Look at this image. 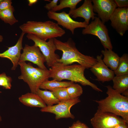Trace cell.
<instances>
[{
    "instance_id": "cell-1",
    "label": "cell",
    "mask_w": 128,
    "mask_h": 128,
    "mask_svg": "<svg viewBox=\"0 0 128 128\" xmlns=\"http://www.w3.org/2000/svg\"><path fill=\"white\" fill-rule=\"evenodd\" d=\"M54 40L57 50L62 52V56L57 60V62L64 65L77 63L86 69L91 68L97 63L96 58L80 52L71 38H69L65 42H62L56 38H54Z\"/></svg>"
},
{
    "instance_id": "cell-2",
    "label": "cell",
    "mask_w": 128,
    "mask_h": 128,
    "mask_svg": "<svg viewBox=\"0 0 128 128\" xmlns=\"http://www.w3.org/2000/svg\"><path fill=\"white\" fill-rule=\"evenodd\" d=\"M86 68L79 64L64 65L57 63L49 69L50 78L59 81L66 79L74 82H78L83 86H88L98 92H102L95 84L85 77L84 71Z\"/></svg>"
},
{
    "instance_id": "cell-3",
    "label": "cell",
    "mask_w": 128,
    "mask_h": 128,
    "mask_svg": "<svg viewBox=\"0 0 128 128\" xmlns=\"http://www.w3.org/2000/svg\"><path fill=\"white\" fill-rule=\"evenodd\" d=\"M106 87L107 96L100 100H94L98 104V110L120 116L128 124V96L119 93L110 86Z\"/></svg>"
},
{
    "instance_id": "cell-4",
    "label": "cell",
    "mask_w": 128,
    "mask_h": 128,
    "mask_svg": "<svg viewBox=\"0 0 128 128\" xmlns=\"http://www.w3.org/2000/svg\"><path fill=\"white\" fill-rule=\"evenodd\" d=\"M19 27L25 34L34 35L45 41L61 37L65 33V31L57 23L50 21H29L20 26Z\"/></svg>"
},
{
    "instance_id": "cell-5",
    "label": "cell",
    "mask_w": 128,
    "mask_h": 128,
    "mask_svg": "<svg viewBox=\"0 0 128 128\" xmlns=\"http://www.w3.org/2000/svg\"><path fill=\"white\" fill-rule=\"evenodd\" d=\"M18 65L21 72L18 78L28 84L31 92L36 93L40 85L46 80L45 71L38 67H34L30 63L19 62Z\"/></svg>"
},
{
    "instance_id": "cell-6",
    "label": "cell",
    "mask_w": 128,
    "mask_h": 128,
    "mask_svg": "<svg viewBox=\"0 0 128 128\" xmlns=\"http://www.w3.org/2000/svg\"><path fill=\"white\" fill-rule=\"evenodd\" d=\"M26 37L28 39L32 41L34 45L39 48L45 58L48 67H52L58 63L57 60L60 58L59 55L55 53L57 49L54 38L49 39L47 42L32 34H27Z\"/></svg>"
},
{
    "instance_id": "cell-7",
    "label": "cell",
    "mask_w": 128,
    "mask_h": 128,
    "mask_svg": "<svg viewBox=\"0 0 128 128\" xmlns=\"http://www.w3.org/2000/svg\"><path fill=\"white\" fill-rule=\"evenodd\" d=\"M82 33L84 35L91 34L96 36L105 49L112 50L113 46L108 29L98 17L96 16L94 20L82 30Z\"/></svg>"
},
{
    "instance_id": "cell-8",
    "label": "cell",
    "mask_w": 128,
    "mask_h": 128,
    "mask_svg": "<svg viewBox=\"0 0 128 128\" xmlns=\"http://www.w3.org/2000/svg\"><path fill=\"white\" fill-rule=\"evenodd\" d=\"M90 122L93 128H111L118 125L127 124L119 116L98 110L91 119Z\"/></svg>"
},
{
    "instance_id": "cell-9",
    "label": "cell",
    "mask_w": 128,
    "mask_h": 128,
    "mask_svg": "<svg viewBox=\"0 0 128 128\" xmlns=\"http://www.w3.org/2000/svg\"><path fill=\"white\" fill-rule=\"evenodd\" d=\"M81 101L79 97L60 101L55 105L46 106L41 108V111L42 112L51 113L54 114L56 120L63 118H70L72 119L75 116L70 112L71 107L73 105Z\"/></svg>"
},
{
    "instance_id": "cell-10",
    "label": "cell",
    "mask_w": 128,
    "mask_h": 128,
    "mask_svg": "<svg viewBox=\"0 0 128 128\" xmlns=\"http://www.w3.org/2000/svg\"><path fill=\"white\" fill-rule=\"evenodd\" d=\"M47 14L49 18L56 21L59 25L69 30L73 34H74L75 29L84 28L88 25L84 21L79 22L74 20L68 14L64 11L59 13L50 11H49Z\"/></svg>"
},
{
    "instance_id": "cell-11",
    "label": "cell",
    "mask_w": 128,
    "mask_h": 128,
    "mask_svg": "<svg viewBox=\"0 0 128 128\" xmlns=\"http://www.w3.org/2000/svg\"><path fill=\"white\" fill-rule=\"evenodd\" d=\"M111 25L121 36L128 30V7L116 9L110 17Z\"/></svg>"
},
{
    "instance_id": "cell-12",
    "label": "cell",
    "mask_w": 128,
    "mask_h": 128,
    "mask_svg": "<svg viewBox=\"0 0 128 128\" xmlns=\"http://www.w3.org/2000/svg\"><path fill=\"white\" fill-rule=\"evenodd\" d=\"M19 62L29 61L37 65L39 68L47 69L44 64L46 62L45 58L38 47L34 45L30 46L25 44Z\"/></svg>"
},
{
    "instance_id": "cell-13",
    "label": "cell",
    "mask_w": 128,
    "mask_h": 128,
    "mask_svg": "<svg viewBox=\"0 0 128 128\" xmlns=\"http://www.w3.org/2000/svg\"><path fill=\"white\" fill-rule=\"evenodd\" d=\"M93 11L97 13L98 17L105 23L110 18L117 6L113 0H92Z\"/></svg>"
},
{
    "instance_id": "cell-14",
    "label": "cell",
    "mask_w": 128,
    "mask_h": 128,
    "mask_svg": "<svg viewBox=\"0 0 128 128\" xmlns=\"http://www.w3.org/2000/svg\"><path fill=\"white\" fill-rule=\"evenodd\" d=\"M102 55H97V63L90 70L97 78V80L103 82L112 80L114 77V72L110 69L105 64L102 59Z\"/></svg>"
},
{
    "instance_id": "cell-15",
    "label": "cell",
    "mask_w": 128,
    "mask_h": 128,
    "mask_svg": "<svg viewBox=\"0 0 128 128\" xmlns=\"http://www.w3.org/2000/svg\"><path fill=\"white\" fill-rule=\"evenodd\" d=\"M25 34L22 32L16 43L14 46L8 47L7 50L0 53V57L7 58L11 60L13 64L12 70H15L18 65L21 54V51L23 49L22 42Z\"/></svg>"
},
{
    "instance_id": "cell-16",
    "label": "cell",
    "mask_w": 128,
    "mask_h": 128,
    "mask_svg": "<svg viewBox=\"0 0 128 128\" xmlns=\"http://www.w3.org/2000/svg\"><path fill=\"white\" fill-rule=\"evenodd\" d=\"M91 0H85L83 4L79 8L72 10H70L68 14L71 17L76 18L78 17L84 19L87 25L89 24L90 19H94L97 14L93 11V4Z\"/></svg>"
},
{
    "instance_id": "cell-17",
    "label": "cell",
    "mask_w": 128,
    "mask_h": 128,
    "mask_svg": "<svg viewBox=\"0 0 128 128\" xmlns=\"http://www.w3.org/2000/svg\"><path fill=\"white\" fill-rule=\"evenodd\" d=\"M19 101L23 105L31 107H38L41 108L47 105L41 98L36 94L27 93L23 95L18 98Z\"/></svg>"
},
{
    "instance_id": "cell-18",
    "label": "cell",
    "mask_w": 128,
    "mask_h": 128,
    "mask_svg": "<svg viewBox=\"0 0 128 128\" xmlns=\"http://www.w3.org/2000/svg\"><path fill=\"white\" fill-rule=\"evenodd\" d=\"M104 55L102 60L105 64L114 71L117 69L120 57L112 50L105 49L101 51Z\"/></svg>"
},
{
    "instance_id": "cell-19",
    "label": "cell",
    "mask_w": 128,
    "mask_h": 128,
    "mask_svg": "<svg viewBox=\"0 0 128 128\" xmlns=\"http://www.w3.org/2000/svg\"><path fill=\"white\" fill-rule=\"evenodd\" d=\"M112 80L113 89L121 94L128 90V74L114 76Z\"/></svg>"
},
{
    "instance_id": "cell-20",
    "label": "cell",
    "mask_w": 128,
    "mask_h": 128,
    "mask_svg": "<svg viewBox=\"0 0 128 128\" xmlns=\"http://www.w3.org/2000/svg\"><path fill=\"white\" fill-rule=\"evenodd\" d=\"M74 82L71 81H59L55 80H46L40 85L39 88L49 90L52 91L58 89L66 87Z\"/></svg>"
},
{
    "instance_id": "cell-21",
    "label": "cell",
    "mask_w": 128,
    "mask_h": 128,
    "mask_svg": "<svg viewBox=\"0 0 128 128\" xmlns=\"http://www.w3.org/2000/svg\"><path fill=\"white\" fill-rule=\"evenodd\" d=\"M42 100L47 106L53 105L60 101L55 97L52 92L47 90H42L39 89L36 93Z\"/></svg>"
},
{
    "instance_id": "cell-22",
    "label": "cell",
    "mask_w": 128,
    "mask_h": 128,
    "mask_svg": "<svg viewBox=\"0 0 128 128\" xmlns=\"http://www.w3.org/2000/svg\"><path fill=\"white\" fill-rule=\"evenodd\" d=\"M114 72L116 76L128 74V55L125 53L120 57L116 69Z\"/></svg>"
},
{
    "instance_id": "cell-23",
    "label": "cell",
    "mask_w": 128,
    "mask_h": 128,
    "mask_svg": "<svg viewBox=\"0 0 128 128\" xmlns=\"http://www.w3.org/2000/svg\"><path fill=\"white\" fill-rule=\"evenodd\" d=\"M14 7L11 9L0 11V18L6 23L12 25L18 22L14 15Z\"/></svg>"
},
{
    "instance_id": "cell-24",
    "label": "cell",
    "mask_w": 128,
    "mask_h": 128,
    "mask_svg": "<svg viewBox=\"0 0 128 128\" xmlns=\"http://www.w3.org/2000/svg\"><path fill=\"white\" fill-rule=\"evenodd\" d=\"M82 1L81 0H59V4L53 8L51 11L56 12L66 8H70V10H73L76 9L77 5Z\"/></svg>"
},
{
    "instance_id": "cell-25",
    "label": "cell",
    "mask_w": 128,
    "mask_h": 128,
    "mask_svg": "<svg viewBox=\"0 0 128 128\" xmlns=\"http://www.w3.org/2000/svg\"><path fill=\"white\" fill-rule=\"evenodd\" d=\"M68 95L71 99L79 97L82 94V88L78 84L73 83L66 87Z\"/></svg>"
},
{
    "instance_id": "cell-26",
    "label": "cell",
    "mask_w": 128,
    "mask_h": 128,
    "mask_svg": "<svg viewBox=\"0 0 128 128\" xmlns=\"http://www.w3.org/2000/svg\"><path fill=\"white\" fill-rule=\"evenodd\" d=\"M52 92L60 102L71 99L67 92L66 87L60 88Z\"/></svg>"
},
{
    "instance_id": "cell-27",
    "label": "cell",
    "mask_w": 128,
    "mask_h": 128,
    "mask_svg": "<svg viewBox=\"0 0 128 128\" xmlns=\"http://www.w3.org/2000/svg\"><path fill=\"white\" fill-rule=\"evenodd\" d=\"M12 81L11 77L7 76L5 73L0 74V86L6 89H10L12 86Z\"/></svg>"
},
{
    "instance_id": "cell-28",
    "label": "cell",
    "mask_w": 128,
    "mask_h": 128,
    "mask_svg": "<svg viewBox=\"0 0 128 128\" xmlns=\"http://www.w3.org/2000/svg\"><path fill=\"white\" fill-rule=\"evenodd\" d=\"M12 3L11 0H1L0 2V11L12 8L13 7Z\"/></svg>"
},
{
    "instance_id": "cell-29",
    "label": "cell",
    "mask_w": 128,
    "mask_h": 128,
    "mask_svg": "<svg viewBox=\"0 0 128 128\" xmlns=\"http://www.w3.org/2000/svg\"><path fill=\"white\" fill-rule=\"evenodd\" d=\"M69 128H89L85 124L78 120L73 123L72 125Z\"/></svg>"
},
{
    "instance_id": "cell-30",
    "label": "cell",
    "mask_w": 128,
    "mask_h": 128,
    "mask_svg": "<svg viewBox=\"0 0 128 128\" xmlns=\"http://www.w3.org/2000/svg\"><path fill=\"white\" fill-rule=\"evenodd\" d=\"M59 1L58 0H53L50 1V3L46 4L44 7L48 11H51L57 5V3Z\"/></svg>"
},
{
    "instance_id": "cell-31",
    "label": "cell",
    "mask_w": 128,
    "mask_h": 128,
    "mask_svg": "<svg viewBox=\"0 0 128 128\" xmlns=\"http://www.w3.org/2000/svg\"><path fill=\"white\" fill-rule=\"evenodd\" d=\"M117 7L123 8L128 6V0H114Z\"/></svg>"
},
{
    "instance_id": "cell-32",
    "label": "cell",
    "mask_w": 128,
    "mask_h": 128,
    "mask_svg": "<svg viewBox=\"0 0 128 128\" xmlns=\"http://www.w3.org/2000/svg\"><path fill=\"white\" fill-rule=\"evenodd\" d=\"M111 128H128V124H119Z\"/></svg>"
},
{
    "instance_id": "cell-33",
    "label": "cell",
    "mask_w": 128,
    "mask_h": 128,
    "mask_svg": "<svg viewBox=\"0 0 128 128\" xmlns=\"http://www.w3.org/2000/svg\"><path fill=\"white\" fill-rule=\"evenodd\" d=\"M28 5L29 6H31L34 4H35L38 1L37 0H28Z\"/></svg>"
},
{
    "instance_id": "cell-34",
    "label": "cell",
    "mask_w": 128,
    "mask_h": 128,
    "mask_svg": "<svg viewBox=\"0 0 128 128\" xmlns=\"http://www.w3.org/2000/svg\"><path fill=\"white\" fill-rule=\"evenodd\" d=\"M3 38L2 36L0 35V42H2L3 40Z\"/></svg>"
},
{
    "instance_id": "cell-35",
    "label": "cell",
    "mask_w": 128,
    "mask_h": 128,
    "mask_svg": "<svg viewBox=\"0 0 128 128\" xmlns=\"http://www.w3.org/2000/svg\"><path fill=\"white\" fill-rule=\"evenodd\" d=\"M2 120L1 117V116H0V121H1Z\"/></svg>"
},
{
    "instance_id": "cell-36",
    "label": "cell",
    "mask_w": 128,
    "mask_h": 128,
    "mask_svg": "<svg viewBox=\"0 0 128 128\" xmlns=\"http://www.w3.org/2000/svg\"><path fill=\"white\" fill-rule=\"evenodd\" d=\"M1 0H0V2Z\"/></svg>"
},
{
    "instance_id": "cell-37",
    "label": "cell",
    "mask_w": 128,
    "mask_h": 128,
    "mask_svg": "<svg viewBox=\"0 0 128 128\" xmlns=\"http://www.w3.org/2000/svg\"><path fill=\"white\" fill-rule=\"evenodd\" d=\"M1 92L0 91V93H1Z\"/></svg>"
}]
</instances>
